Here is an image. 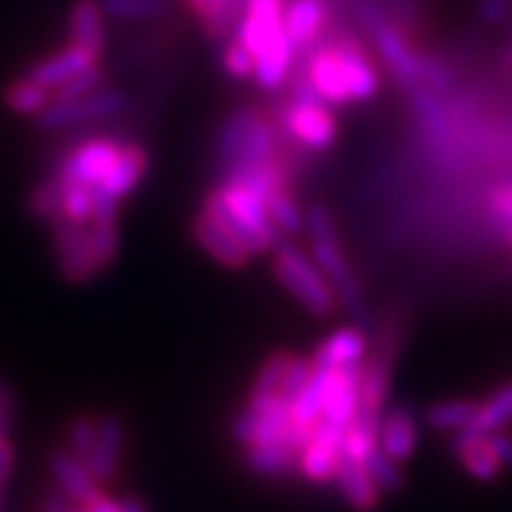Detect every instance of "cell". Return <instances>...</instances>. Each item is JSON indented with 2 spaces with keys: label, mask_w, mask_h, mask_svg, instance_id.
I'll list each match as a JSON object with an SVG mask.
<instances>
[{
  "label": "cell",
  "mask_w": 512,
  "mask_h": 512,
  "mask_svg": "<svg viewBox=\"0 0 512 512\" xmlns=\"http://www.w3.org/2000/svg\"><path fill=\"white\" fill-rule=\"evenodd\" d=\"M202 212L223 223L249 249V254H267L283 241L267 215L264 199L243 189L241 183L223 181L215 191H209L204 196Z\"/></svg>",
  "instance_id": "obj_1"
},
{
  "label": "cell",
  "mask_w": 512,
  "mask_h": 512,
  "mask_svg": "<svg viewBox=\"0 0 512 512\" xmlns=\"http://www.w3.org/2000/svg\"><path fill=\"white\" fill-rule=\"evenodd\" d=\"M306 230L311 236V251H314V262H317L319 270L324 272L327 283L332 285L337 296V306H343L353 314V317H366L364 306V290L358 277L353 275V267L345 256L343 243L337 236L335 220H332V212L324 204H311L309 212H306Z\"/></svg>",
  "instance_id": "obj_2"
},
{
  "label": "cell",
  "mask_w": 512,
  "mask_h": 512,
  "mask_svg": "<svg viewBox=\"0 0 512 512\" xmlns=\"http://www.w3.org/2000/svg\"><path fill=\"white\" fill-rule=\"evenodd\" d=\"M272 272L280 280L290 296L304 306L314 317H332L337 311V296L332 285L327 283L324 272L317 262L296 249L293 243L280 241L275 246V259H272Z\"/></svg>",
  "instance_id": "obj_3"
},
{
  "label": "cell",
  "mask_w": 512,
  "mask_h": 512,
  "mask_svg": "<svg viewBox=\"0 0 512 512\" xmlns=\"http://www.w3.org/2000/svg\"><path fill=\"white\" fill-rule=\"evenodd\" d=\"M277 131L296 147L322 152L337 142V121L330 105H311V102L285 100L270 113Z\"/></svg>",
  "instance_id": "obj_4"
},
{
  "label": "cell",
  "mask_w": 512,
  "mask_h": 512,
  "mask_svg": "<svg viewBox=\"0 0 512 512\" xmlns=\"http://www.w3.org/2000/svg\"><path fill=\"white\" fill-rule=\"evenodd\" d=\"M126 105V92L102 87L97 92H92V95L79 97V100L50 102L48 108L37 115V126L45 128V131H58V128H74L84 126V123L108 121V118H115L118 113H123Z\"/></svg>",
  "instance_id": "obj_5"
},
{
  "label": "cell",
  "mask_w": 512,
  "mask_h": 512,
  "mask_svg": "<svg viewBox=\"0 0 512 512\" xmlns=\"http://www.w3.org/2000/svg\"><path fill=\"white\" fill-rule=\"evenodd\" d=\"M53 228V246L55 259H58V270L66 277L68 283L81 285L95 280L100 275L89 246V228L87 225L71 223V220H58Z\"/></svg>",
  "instance_id": "obj_6"
},
{
  "label": "cell",
  "mask_w": 512,
  "mask_h": 512,
  "mask_svg": "<svg viewBox=\"0 0 512 512\" xmlns=\"http://www.w3.org/2000/svg\"><path fill=\"white\" fill-rule=\"evenodd\" d=\"M369 32L379 50V58L387 66V71L395 76V81L408 89L421 87V61H418L421 53L413 48L411 37L390 19L377 21Z\"/></svg>",
  "instance_id": "obj_7"
},
{
  "label": "cell",
  "mask_w": 512,
  "mask_h": 512,
  "mask_svg": "<svg viewBox=\"0 0 512 512\" xmlns=\"http://www.w3.org/2000/svg\"><path fill=\"white\" fill-rule=\"evenodd\" d=\"M343 437V426H335L319 418V424L314 426V434L298 452V471H301V476L309 479L311 484H332L340 455H343Z\"/></svg>",
  "instance_id": "obj_8"
},
{
  "label": "cell",
  "mask_w": 512,
  "mask_h": 512,
  "mask_svg": "<svg viewBox=\"0 0 512 512\" xmlns=\"http://www.w3.org/2000/svg\"><path fill=\"white\" fill-rule=\"evenodd\" d=\"M118 152H121V142L115 136H95V139L79 144L68 157H63L61 165L55 168V173L63 181L97 186L102 181V176L110 170Z\"/></svg>",
  "instance_id": "obj_9"
},
{
  "label": "cell",
  "mask_w": 512,
  "mask_h": 512,
  "mask_svg": "<svg viewBox=\"0 0 512 512\" xmlns=\"http://www.w3.org/2000/svg\"><path fill=\"white\" fill-rule=\"evenodd\" d=\"M191 236L199 243V249L207 251L215 262H220L228 270H241L249 264V249L223 223H217L215 217H209L202 209L191 220Z\"/></svg>",
  "instance_id": "obj_10"
},
{
  "label": "cell",
  "mask_w": 512,
  "mask_h": 512,
  "mask_svg": "<svg viewBox=\"0 0 512 512\" xmlns=\"http://www.w3.org/2000/svg\"><path fill=\"white\" fill-rule=\"evenodd\" d=\"M283 6L285 0H246L241 21H238V29L233 37L254 58L283 29Z\"/></svg>",
  "instance_id": "obj_11"
},
{
  "label": "cell",
  "mask_w": 512,
  "mask_h": 512,
  "mask_svg": "<svg viewBox=\"0 0 512 512\" xmlns=\"http://www.w3.org/2000/svg\"><path fill=\"white\" fill-rule=\"evenodd\" d=\"M123 447H126V426H123L121 416H115V413L97 416L95 447H92L87 463H84L97 484H105V481L113 479L118 465H121Z\"/></svg>",
  "instance_id": "obj_12"
},
{
  "label": "cell",
  "mask_w": 512,
  "mask_h": 512,
  "mask_svg": "<svg viewBox=\"0 0 512 512\" xmlns=\"http://www.w3.org/2000/svg\"><path fill=\"white\" fill-rule=\"evenodd\" d=\"M330 19L332 6L327 0H288L283 6V32L288 34L296 53L317 42L324 29L330 27Z\"/></svg>",
  "instance_id": "obj_13"
},
{
  "label": "cell",
  "mask_w": 512,
  "mask_h": 512,
  "mask_svg": "<svg viewBox=\"0 0 512 512\" xmlns=\"http://www.w3.org/2000/svg\"><path fill=\"white\" fill-rule=\"evenodd\" d=\"M149 170V149L139 142L121 144V152L113 160L110 170L102 176V181L92 189L102 191V194L113 196L118 202H123L131 191L144 181Z\"/></svg>",
  "instance_id": "obj_14"
},
{
  "label": "cell",
  "mask_w": 512,
  "mask_h": 512,
  "mask_svg": "<svg viewBox=\"0 0 512 512\" xmlns=\"http://www.w3.org/2000/svg\"><path fill=\"white\" fill-rule=\"evenodd\" d=\"M418 447V418L411 405H398L379 418V450L395 463L413 458Z\"/></svg>",
  "instance_id": "obj_15"
},
{
  "label": "cell",
  "mask_w": 512,
  "mask_h": 512,
  "mask_svg": "<svg viewBox=\"0 0 512 512\" xmlns=\"http://www.w3.org/2000/svg\"><path fill=\"white\" fill-rule=\"evenodd\" d=\"M452 458L463 465L465 471L471 473L473 479L484 481H497L499 473L505 471L502 463H499L497 452L489 445V437L486 434L473 432V429H463V432H455L450 442Z\"/></svg>",
  "instance_id": "obj_16"
},
{
  "label": "cell",
  "mask_w": 512,
  "mask_h": 512,
  "mask_svg": "<svg viewBox=\"0 0 512 512\" xmlns=\"http://www.w3.org/2000/svg\"><path fill=\"white\" fill-rule=\"evenodd\" d=\"M68 40L71 45L89 50L97 61H102L108 48V34H105V14L97 0H76L68 11Z\"/></svg>",
  "instance_id": "obj_17"
},
{
  "label": "cell",
  "mask_w": 512,
  "mask_h": 512,
  "mask_svg": "<svg viewBox=\"0 0 512 512\" xmlns=\"http://www.w3.org/2000/svg\"><path fill=\"white\" fill-rule=\"evenodd\" d=\"M97 63L100 61H97L89 50L79 48V45H68V48L58 50V53L32 63L24 76H29V79H34L37 84H42V87H48L50 92H53V87L68 81L71 76L81 74V71H87V68L97 66Z\"/></svg>",
  "instance_id": "obj_18"
},
{
  "label": "cell",
  "mask_w": 512,
  "mask_h": 512,
  "mask_svg": "<svg viewBox=\"0 0 512 512\" xmlns=\"http://www.w3.org/2000/svg\"><path fill=\"white\" fill-rule=\"evenodd\" d=\"M366 345H369V337H366L364 327H343V330L332 332L330 337H324L311 353V361L314 366H327V369L361 364Z\"/></svg>",
  "instance_id": "obj_19"
},
{
  "label": "cell",
  "mask_w": 512,
  "mask_h": 512,
  "mask_svg": "<svg viewBox=\"0 0 512 512\" xmlns=\"http://www.w3.org/2000/svg\"><path fill=\"white\" fill-rule=\"evenodd\" d=\"M337 492L343 494V499L353 510H374L379 505V486L374 484V479L366 471V465L356 458H348V455H340V463H337L335 479Z\"/></svg>",
  "instance_id": "obj_20"
},
{
  "label": "cell",
  "mask_w": 512,
  "mask_h": 512,
  "mask_svg": "<svg viewBox=\"0 0 512 512\" xmlns=\"http://www.w3.org/2000/svg\"><path fill=\"white\" fill-rule=\"evenodd\" d=\"M48 468L53 473L55 484L61 486L63 492L74 502H79V505H87L89 499L100 492V486L92 479V473L84 465V460H79L68 450H50Z\"/></svg>",
  "instance_id": "obj_21"
},
{
  "label": "cell",
  "mask_w": 512,
  "mask_h": 512,
  "mask_svg": "<svg viewBox=\"0 0 512 512\" xmlns=\"http://www.w3.org/2000/svg\"><path fill=\"white\" fill-rule=\"evenodd\" d=\"M293 61H296V48L290 45L288 34L280 29V32H277L254 58L256 84L262 89H267V92L280 89L283 87V81L290 76Z\"/></svg>",
  "instance_id": "obj_22"
},
{
  "label": "cell",
  "mask_w": 512,
  "mask_h": 512,
  "mask_svg": "<svg viewBox=\"0 0 512 512\" xmlns=\"http://www.w3.org/2000/svg\"><path fill=\"white\" fill-rule=\"evenodd\" d=\"M358 377H361V364L340 366L335 369L330 395L324 400L322 418L335 426H348L358 411Z\"/></svg>",
  "instance_id": "obj_23"
},
{
  "label": "cell",
  "mask_w": 512,
  "mask_h": 512,
  "mask_svg": "<svg viewBox=\"0 0 512 512\" xmlns=\"http://www.w3.org/2000/svg\"><path fill=\"white\" fill-rule=\"evenodd\" d=\"M298 447L290 442H270V445L246 447V465L267 479H285L298 468Z\"/></svg>",
  "instance_id": "obj_24"
},
{
  "label": "cell",
  "mask_w": 512,
  "mask_h": 512,
  "mask_svg": "<svg viewBox=\"0 0 512 512\" xmlns=\"http://www.w3.org/2000/svg\"><path fill=\"white\" fill-rule=\"evenodd\" d=\"M296 353L290 351H275L267 361L262 364L259 374L251 382V390L246 395V405L259 411V408H267L270 403H275L280 398V387H283L285 371H288V364L293 361Z\"/></svg>",
  "instance_id": "obj_25"
},
{
  "label": "cell",
  "mask_w": 512,
  "mask_h": 512,
  "mask_svg": "<svg viewBox=\"0 0 512 512\" xmlns=\"http://www.w3.org/2000/svg\"><path fill=\"white\" fill-rule=\"evenodd\" d=\"M243 6H246V0H202V6L196 8L194 16L199 19L209 40L228 42L236 34Z\"/></svg>",
  "instance_id": "obj_26"
},
{
  "label": "cell",
  "mask_w": 512,
  "mask_h": 512,
  "mask_svg": "<svg viewBox=\"0 0 512 512\" xmlns=\"http://www.w3.org/2000/svg\"><path fill=\"white\" fill-rule=\"evenodd\" d=\"M262 110L256 108H238L228 115L223 121V126L217 128L215 136V155L225 162H230L233 157L241 152L243 142L249 139L251 128H254L256 118H259Z\"/></svg>",
  "instance_id": "obj_27"
},
{
  "label": "cell",
  "mask_w": 512,
  "mask_h": 512,
  "mask_svg": "<svg viewBox=\"0 0 512 512\" xmlns=\"http://www.w3.org/2000/svg\"><path fill=\"white\" fill-rule=\"evenodd\" d=\"M512 424V382L502 384L489 395L486 400H479L476 416H473L471 426L473 432L479 434H494L505 432V426Z\"/></svg>",
  "instance_id": "obj_28"
},
{
  "label": "cell",
  "mask_w": 512,
  "mask_h": 512,
  "mask_svg": "<svg viewBox=\"0 0 512 512\" xmlns=\"http://www.w3.org/2000/svg\"><path fill=\"white\" fill-rule=\"evenodd\" d=\"M3 102L6 108L16 115H37L48 108L53 102V92L48 87H42L29 76H19V79L8 81L6 89H3Z\"/></svg>",
  "instance_id": "obj_29"
},
{
  "label": "cell",
  "mask_w": 512,
  "mask_h": 512,
  "mask_svg": "<svg viewBox=\"0 0 512 512\" xmlns=\"http://www.w3.org/2000/svg\"><path fill=\"white\" fill-rule=\"evenodd\" d=\"M479 400L458 398V400H442L426 408V424L432 426L434 432H463L468 429L476 416Z\"/></svg>",
  "instance_id": "obj_30"
},
{
  "label": "cell",
  "mask_w": 512,
  "mask_h": 512,
  "mask_svg": "<svg viewBox=\"0 0 512 512\" xmlns=\"http://www.w3.org/2000/svg\"><path fill=\"white\" fill-rule=\"evenodd\" d=\"M27 209L29 215L48 225H55L58 220H66L63 217V178L58 173H53L50 178L37 183L27 196Z\"/></svg>",
  "instance_id": "obj_31"
},
{
  "label": "cell",
  "mask_w": 512,
  "mask_h": 512,
  "mask_svg": "<svg viewBox=\"0 0 512 512\" xmlns=\"http://www.w3.org/2000/svg\"><path fill=\"white\" fill-rule=\"evenodd\" d=\"M102 14L115 21H149L170 14L173 0H97Z\"/></svg>",
  "instance_id": "obj_32"
},
{
  "label": "cell",
  "mask_w": 512,
  "mask_h": 512,
  "mask_svg": "<svg viewBox=\"0 0 512 512\" xmlns=\"http://www.w3.org/2000/svg\"><path fill=\"white\" fill-rule=\"evenodd\" d=\"M264 204H267V215H270L272 225H275L280 236H296V233L306 230V217L298 209L290 189L272 191Z\"/></svg>",
  "instance_id": "obj_33"
},
{
  "label": "cell",
  "mask_w": 512,
  "mask_h": 512,
  "mask_svg": "<svg viewBox=\"0 0 512 512\" xmlns=\"http://www.w3.org/2000/svg\"><path fill=\"white\" fill-rule=\"evenodd\" d=\"M89 246H92L97 270H108L110 264L118 259V251H121L118 223H89Z\"/></svg>",
  "instance_id": "obj_34"
},
{
  "label": "cell",
  "mask_w": 512,
  "mask_h": 512,
  "mask_svg": "<svg viewBox=\"0 0 512 512\" xmlns=\"http://www.w3.org/2000/svg\"><path fill=\"white\" fill-rule=\"evenodd\" d=\"M105 87V71L100 68V63L81 74L71 76L68 81L53 87V102H68V100H79V97H87L97 89Z\"/></svg>",
  "instance_id": "obj_35"
},
{
  "label": "cell",
  "mask_w": 512,
  "mask_h": 512,
  "mask_svg": "<svg viewBox=\"0 0 512 512\" xmlns=\"http://www.w3.org/2000/svg\"><path fill=\"white\" fill-rule=\"evenodd\" d=\"M366 471L374 479V484L379 486V492H398L400 486H403V471H400V463H395L392 458H387L379 445L366 455L364 460Z\"/></svg>",
  "instance_id": "obj_36"
},
{
  "label": "cell",
  "mask_w": 512,
  "mask_h": 512,
  "mask_svg": "<svg viewBox=\"0 0 512 512\" xmlns=\"http://www.w3.org/2000/svg\"><path fill=\"white\" fill-rule=\"evenodd\" d=\"M63 217L71 223H92V186L63 181Z\"/></svg>",
  "instance_id": "obj_37"
},
{
  "label": "cell",
  "mask_w": 512,
  "mask_h": 512,
  "mask_svg": "<svg viewBox=\"0 0 512 512\" xmlns=\"http://www.w3.org/2000/svg\"><path fill=\"white\" fill-rule=\"evenodd\" d=\"M95 437L97 418L89 416V413H79V416L71 418V424H68V452L87 463L89 452L95 447Z\"/></svg>",
  "instance_id": "obj_38"
},
{
  "label": "cell",
  "mask_w": 512,
  "mask_h": 512,
  "mask_svg": "<svg viewBox=\"0 0 512 512\" xmlns=\"http://www.w3.org/2000/svg\"><path fill=\"white\" fill-rule=\"evenodd\" d=\"M223 71L228 76H233V79H251V76H254V55L243 48L236 37L225 42Z\"/></svg>",
  "instance_id": "obj_39"
},
{
  "label": "cell",
  "mask_w": 512,
  "mask_h": 512,
  "mask_svg": "<svg viewBox=\"0 0 512 512\" xmlns=\"http://www.w3.org/2000/svg\"><path fill=\"white\" fill-rule=\"evenodd\" d=\"M311 371H314V361L306 356H293V361L288 364V371H285V379H283V387H280V398L285 403H293L296 395L304 390V384L309 382Z\"/></svg>",
  "instance_id": "obj_40"
},
{
  "label": "cell",
  "mask_w": 512,
  "mask_h": 512,
  "mask_svg": "<svg viewBox=\"0 0 512 512\" xmlns=\"http://www.w3.org/2000/svg\"><path fill=\"white\" fill-rule=\"evenodd\" d=\"M418 61H421V87L432 89V92H442V89L450 87V68H447V63H442L439 55L421 53Z\"/></svg>",
  "instance_id": "obj_41"
},
{
  "label": "cell",
  "mask_w": 512,
  "mask_h": 512,
  "mask_svg": "<svg viewBox=\"0 0 512 512\" xmlns=\"http://www.w3.org/2000/svg\"><path fill=\"white\" fill-rule=\"evenodd\" d=\"M512 8V0H476V16L486 27H497L507 19Z\"/></svg>",
  "instance_id": "obj_42"
},
{
  "label": "cell",
  "mask_w": 512,
  "mask_h": 512,
  "mask_svg": "<svg viewBox=\"0 0 512 512\" xmlns=\"http://www.w3.org/2000/svg\"><path fill=\"white\" fill-rule=\"evenodd\" d=\"M71 502H74V499L68 497L61 486L55 484V486H50L48 494H45V499H42L40 512H71Z\"/></svg>",
  "instance_id": "obj_43"
},
{
  "label": "cell",
  "mask_w": 512,
  "mask_h": 512,
  "mask_svg": "<svg viewBox=\"0 0 512 512\" xmlns=\"http://www.w3.org/2000/svg\"><path fill=\"white\" fill-rule=\"evenodd\" d=\"M489 437V445H492V450L497 452L499 463H502V468H512V437L505 432H494V434H486Z\"/></svg>",
  "instance_id": "obj_44"
},
{
  "label": "cell",
  "mask_w": 512,
  "mask_h": 512,
  "mask_svg": "<svg viewBox=\"0 0 512 512\" xmlns=\"http://www.w3.org/2000/svg\"><path fill=\"white\" fill-rule=\"evenodd\" d=\"M11 471H14V447L6 439V434H0V489L6 486Z\"/></svg>",
  "instance_id": "obj_45"
},
{
  "label": "cell",
  "mask_w": 512,
  "mask_h": 512,
  "mask_svg": "<svg viewBox=\"0 0 512 512\" xmlns=\"http://www.w3.org/2000/svg\"><path fill=\"white\" fill-rule=\"evenodd\" d=\"M81 507H84L87 512H121V502L102 492H97L95 497L89 499L87 505H81Z\"/></svg>",
  "instance_id": "obj_46"
},
{
  "label": "cell",
  "mask_w": 512,
  "mask_h": 512,
  "mask_svg": "<svg viewBox=\"0 0 512 512\" xmlns=\"http://www.w3.org/2000/svg\"><path fill=\"white\" fill-rule=\"evenodd\" d=\"M183 3H186V6H189V8H191V14H194L196 8L202 6V0H183Z\"/></svg>",
  "instance_id": "obj_47"
},
{
  "label": "cell",
  "mask_w": 512,
  "mask_h": 512,
  "mask_svg": "<svg viewBox=\"0 0 512 512\" xmlns=\"http://www.w3.org/2000/svg\"><path fill=\"white\" fill-rule=\"evenodd\" d=\"M507 241H510V246H512V225L507 228Z\"/></svg>",
  "instance_id": "obj_48"
},
{
  "label": "cell",
  "mask_w": 512,
  "mask_h": 512,
  "mask_svg": "<svg viewBox=\"0 0 512 512\" xmlns=\"http://www.w3.org/2000/svg\"><path fill=\"white\" fill-rule=\"evenodd\" d=\"M71 512H87V510H84V507H79V510H71Z\"/></svg>",
  "instance_id": "obj_49"
},
{
  "label": "cell",
  "mask_w": 512,
  "mask_h": 512,
  "mask_svg": "<svg viewBox=\"0 0 512 512\" xmlns=\"http://www.w3.org/2000/svg\"><path fill=\"white\" fill-rule=\"evenodd\" d=\"M510 66H512V48H510Z\"/></svg>",
  "instance_id": "obj_50"
},
{
  "label": "cell",
  "mask_w": 512,
  "mask_h": 512,
  "mask_svg": "<svg viewBox=\"0 0 512 512\" xmlns=\"http://www.w3.org/2000/svg\"><path fill=\"white\" fill-rule=\"evenodd\" d=\"M0 492H3V489H0Z\"/></svg>",
  "instance_id": "obj_51"
}]
</instances>
